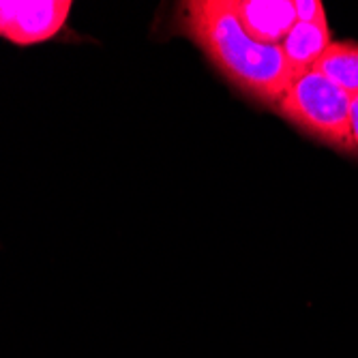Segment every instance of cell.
Wrapping results in <instances>:
<instances>
[{"mask_svg":"<svg viewBox=\"0 0 358 358\" xmlns=\"http://www.w3.org/2000/svg\"><path fill=\"white\" fill-rule=\"evenodd\" d=\"M180 28L227 80L262 106L277 108L294 82L281 45L255 41L230 0H189L180 7Z\"/></svg>","mask_w":358,"mask_h":358,"instance_id":"obj_1","label":"cell"},{"mask_svg":"<svg viewBox=\"0 0 358 358\" xmlns=\"http://www.w3.org/2000/svg\"><path fill=\"white\" fill-rule=\"evenodd\" d=\"M294 13L296 22L303 24H329L327 9L320 0H294Z\"/></svg>","mask_w":358,"mask_h":358,"instance_id":"obj_7","label":"cell"},{"mask_svg":"<svg viewBox=\"0 0 358 358\" xmlns=\"http://www.w3.org/2000/svg\"><path fill=\"white\" fill-rule=\"evenodd\" d=\"M333 43L329 24H303L296 22V26L289 30V35L281 41V50L285 54V60L289 64L294 78L315 67V62L327 52V48Z\"/></svg>","mask_w":358,"mask_h":358,"instance_id":"obj_5","label":"cell"},{"mask_svg":"<svg viewBox=\"0 0 358 358\" xmlns=\"http://www.w3.org/2000/svg\"><path fill=\"white\" fill-rule=\"evenodd\" d=\"M315 71L327 76L350 96L358 92V43L333 41L322 58L315 62Z\"/></svg>","mask_w":358,"mask_h":358,"instance_id":"obj_6","label":"cell"},{"mask_svg":"<svg viewBox=\"0 0 358 358\" xmlns=\"http://www.w3.org/2000/svg\"><path fill=\"white\" fill-rule=\"evenodd\" d=\"M350 101L343 88L309 69L289 84L277 112L309 138L350 152Z\"/></svg>","mask_w":358,"mask_h":358,"instance_id":"obj_2","label":"cell"},{"mask_svg":"<svg viewBox=\"0 0 358 358\" xmlns=\"http://www.w3.org/2000/svg\"><path fill=\"white\" fill-rule=\"evenodd\" d=\"M350 152L358 155V92L350 101Z\"/></svg>","mask_w":358,"mask_h":358,"instance_id":"obj_8","label":"cell"},{"mask_svg":"<svg viewBox=\"0 0 358 358\" xmlns=\"http://www.w3.org/2000/svg\"><path fill=\"white\" fill-rule=\"evenodd\" d=\"M69 0H0V37L32 45L52 39L71 13Z\"/></svg>","mask_w":358,"mask_h":358,"instance_id":"obj_3","label":"cell"},{"mask_svg":"<svg viewBox=\"0 0 358 358\" xmlns=\"http://www.w3.org/2000/svg\"><path fill=\"white\" fill-rule=\"evenodd\" d=\"M243 28L255 41L281 45L296 26L294 0H230Z\"/></svg>","mask_w":358,"mask_h":358,"instance_id":"obj_4","label":"cell"}]
</instances>
